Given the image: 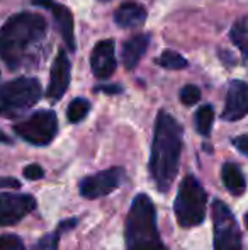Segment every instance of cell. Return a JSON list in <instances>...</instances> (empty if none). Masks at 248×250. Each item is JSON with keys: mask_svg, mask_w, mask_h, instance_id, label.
Returning <instances> with one entry per match:
<instances>
[{"mask_svg": "<svg viewBox=\"0 0 248 250\" xmlns=\"http://www.w3.org/2000/svg\"><path fill=\"white\" fill-rule=\"evenodd\" d=\"M182 126L169 112L160 111L153 133L150 174L160 192H167L179 172L180 151H182Z\"/></svg>", "mask_w": 248, "mask_h": 250, "instance_id": "1", "label": "cell"}, {"mask_svg": "<svg viewBox=\"0 0 248 250\" xmlns=\"http://www.w3.org/2000/svg\"><path fill=\"white\" fill-rule=\"evenodd\" d=\"M48 24L41 14L19 12L0 27V58L10 70L24 65L31 51L46 38Z\"/></svg>", "mask_w": 248, "mask_h": 250, "instance_id": "2", "label": "cell"}, {"mask_svg": "<svg viewBox=\"0 0 248 250\" xmlns=\"http://www.w3.org/2000/svg\"><path fill=\"white\" fill-rule=\"evenodd\" d=\"M128 250H165L156 227V209L153 201L139 192L133 199L126 218Z\"/></svg>", "mask_w": 248, "mask_h": 250, "instance_id": "3", "label": "cell"}, {"mask_svg": "<svg viewBox=\"0 0 248 250\" xmlns=\"http://www.w3.org/2000/svg\"><path fill=\"white\" fill-rule=\"evenodd\" d=\"M41 83L33 77H19L0 85V116L17 118L41 99Z\"/></svg>", "mask_w": 248, "mask_h": 250, "instance_id": "4", "label": "cell"}, {"mask_svg": "<svg viewBox=\"0 0 248 250\" xmlns=\"http://www.w3.org/2000/svg\"><path fill=\"white\" fill-rule=\"evenodd\" d=\"M206 204H208V194L201 182L194 175H187L180 184L179 194L173 204V211L180 227L192 228L201 225L206 218Z\"/></svg>", "mask_w": 248, "mask_h": 250, "instance_id": "5", "label": "cell"}, {"mask_svg": "<svg viewBox=\"0 0 248 250\" xmlns=\"http://www.w3.org/2000/svg\"><path fill=\"white\" fill-rule=\"evenodd\" d=\"M14 131L31 145L46 146L53 142L58 133L57 114L53 111H50V109L38 111L34 114H31L27 119L17 123L14 126Z\"/></svg>", "mask_w": 248, "mask_h": 250, "instance_id": "6", "label": "cell"}, {"mask_svg": "<svg viewBox=\"0 0 248 250\" xmlns=\"http://www.w3.org/2000/svg\"><path fill=\"white\" fill-rule=\"evenodd\" d=\"M212 225L216 250H243L238 223L229 208L219 199L212 201Z\"/></svg>", "mask_w": 248, "mask_h": 250, "instance_id": "7", "label": "cell"}, {"mask_svg": "<svg viewBox=\"0 0 248 250\" xmlns=\"http://www.w3.org/2000/svg\"><path fill=\"white\" fill-rule=\"evenodd\" d=\"M126 172L123 167H111L95 175H89L80 182V194L87 199H97L111 194L124 182Z\"/></svg>", "mask_w": 248, "mask_h": 250, "instance_id": "8", "label": "cell"}, {"mask_svg": "<svg viewBox=\"0 0 248 250\" xmlns=\"http://www.w3.org/2000/svg\"><path fill=\"white\" fill-rule=\"evenodd\" d=\"M36 199L31 194L0 192V227H10L34 211Z\"/></svg>", "mask_w": 248, "mask_h": 250, "instance_id": "9", "label": "cell"}, {"mask_svg": "<svg viewBox=\"0 0 248 250\" xmlns=\"http://www.w3.org/2000/svg\"><path fill=\"white\" fill-rule=\"evenodd\" d=\"M248 114V83L233 80L226 94V104L223 109L225 121H240Z\"/></svg>", "mask_w": 248, "mask_h": 250, "instance_id": "10", "label": "cell"}, {"mask_svg": "<svg viewBox=\"0 0 248 250\" xmlns=\"http://www.w3.org/2000/svg\"><path fill=\"white\" fill-rule=\"evenodd\" d=\"M70 72H72V65H70V60L66 56L65 51H60L57 55L51 66L50 73V85H48L46 96L50 101L57 102L65 96L66 89L70 85Z\"/></svg>", "mask_w": 248, "mask_h": 250, "instance_id": "11", "label": "cell"}, {"mask_svg": "<svg viewBox=\"0 0 248 250\" xmlns=\"http://www.w3.org/2000/svg\"><path fill=\"white\" fill-rule=\"evenodd\" d=\"M33 3L34 5L44 7V9H48L53 14L55 22H57V27H58V31H60L66 48H68L70 51H75L76 44H75V29H73V16L68 7L53 2V0H34Z\"/></svg>", "mask_w": 248, "mask_h": 250, "instance_id": "12", "label": "cell"}, {"mask_svg": "<svg viewBox=\"0 0 248 250\" xmlns=\"http://www.w3.org/2000/svg\"><path fill=\"white\" fill-rule=\"evenodd\" d=\"M90 66L97 79H109L116 72V44L113 40H104L95 44L90 55Z\"/></svg>", "mask_w": 248, "mask_h": 250, "instance_id": "13", "label": "cell"}, {"mask_svg": "<svg viewBox=\"0 0 248 250\" xmlns=\"http://www.w3.org/2000/svg\"><path fill=\"white\" fill-rule=\"evenodd\" d=\"M114 21L121 29H133L145 24L146 21V9L136 2H124L117 7L114 14Z\"/></svg>", "mask_w": 248, "mask_h": 250, "instance_id": "14", "label": "cell"}, {"mask_svg": "<svg viewBox=\"0 0 248 250\" xmlns=\"http://www.w3.org/2000/svg\"><path fill=\"white\" fill-rule=\"evenodd\" d=\"M150 38L148 34H136V36L129 38L128 41H124L123 44V53H121V58L123 63L128 70L136 68V65L139 63V60L143 58V55L148 50Z\"/></svg>", "mask_w": 248, "mask_h": 250, "instance_id": "15", "label": "cell"}, {"mask_svg": "<svg viewBox=\"0 0 248 250\" xmlns=\"http://www.w3.org/2000/svg\"><path fill=\"white\" fill-rule=\"evenodd\" d=\"M221 179L225 188L228 189L231 194L235 196H242L247 189V181L245 175H243L240 165L233 164V162H226L221 168Z\"/></svg>", "mask_w": 248, "mask_h": 250, "instance_id": "16", "label": "cell"}, {"mask_svg": "<svg viewBox=\"0 0 248 250\" xmlns=\"http://www.w3.org/2000/svg\"><path fill=\"white\" fill-rule=\"evenodd\" d=\"M229 38H231V43L242 51L243 58L248 60V16L242 17L233 24Z\"/></svg>", "mask_w": 248, "mask_h": 250, "instance_id": "17", "label": "cell"}, {"mask_svg": "<svg viewBox=\"0 0 248 250\" xmlns=\"http://www.w3.org/2000/svg\"><path fill=\"white\" fill-rule=\"evenodd\" d=\"M75 225H76V218H70V220L61 221L60 227L57 228V231L41 238V240L33 247V250H58V240H60L61 233L66 230H70V228H73Z\"/></svg>", "mask_w": 248, "mask_h": 250, "instance_id": "18", "label": "cell"}, {"mask_svg": "<svg viewBox=\"0 0 248 250\" xmlns=\"http://www.w3.org/2000/svg\"><path fill=\"white\" fill-rule=\"evenodd\" d=\"M212 123H214V109L212 105L204 104L197 109L195 112V128L202 136H209L212 129Z\"/></svg>", "mask_w": 248, "mask_h": 250, "instance_id": "19", "label": "cell"}, {"mask_svg": "<svg viewBox=\"0 0 248 250\" xmlns=\"http://www.w3.org/2000/svg\"><path fill=\"white\" fill-rule=\"evenodd\" d=\"M156 65L169 70H182L187 66V60L173 50H165L156 58Z\"/></svg>", "mask_w": 248, "mask_h": 250, "instance_id": "20", "label": "cell"}, {"mask_svg": "<svg viewBox=\"0 0 248 250\" xmlns=\"http://www.w3.org/2000/svg\"><path fill=\"white\" fill-rule=\"evenodd\" d=\"M90 111V102L87 99H73L70 102L68 109H66V118H68L70 123H80Z\"/></svg>", "mask_w": 248, "mask_h": 250, "instance_id": "21", "label": "cell"}, {"mask_svg": "<svg viewBox=\"0 0 248 250\" xmlns=\"http://www.w3.org/2000/svg\"><path fill=\"white\" fill-rule=\"evenodd\" d=\"M0 250H26L17 235H0Z\"/></svg>", "mask_w": 248, "mask_h": 250, "instance_id": "22", "label": "cell"}, {"mask_svg": "<svg viewBox=\"0 0 248 250\" xmlns=\"http://www.w3.org/2000/svg\"><path fill=\"white\" fill-rule=\"evenodd\" d=\"M201 99V90L195 85H186L180 90V101L186 105H194L195 102H199Z\"/></svg>", "mask_w": 248, "mask_h": 250, "instance_id": "23", "label": "cell"}, {"mask_svg": "<svg viewBox=\"0 0 248 250\" xmlns=\"http://www.w3.org/2000/svg\"><path fill=\"white\" fill-rule=\"evenodd\" d=\"M22 175L26 179H29V181H38V179L44 177V170H43V167H41V165L31 164V165H27V167L24 168Z\"/></svg>", "mask_w": 248, "mask_h": 250, "instance_id": "24", "label": "cell"}, {"mask_svg": "<svg viewBox=\"0 0 248 250\" xmlns=\"http://www.w3.org/2000/svg\"><path fill=\"white\" fill-rule=\"evenodd\" d=\"M233 145L236 146L240 151H242L245 157H248V133L247 135H240L236 136L235 140H233Z\"/></svg>", "mask_w": 248, "mask_h": 250, "instance_id": "25", "label": "cell"}, {"mask_svg": "<svg viewBox=\"0 0 248 250\" xmlns=\"http://www.w3.org/2000/svg\"><path fill=\"white\" fill-rule=\"evenodd\" d=\"M0 188H14V189H19L20 188V182L14 177H3L0 179Z\"/></svg>", "mask_w": 248, "mask_h": 250, "instance_id": "26", "label": "cell"}, {"mask_svg": "<svg viewBox=\"0 0 248 250\" xmlns=\"http://www.w3.org/2000/svg\"><path fill=\"white\" fill-rule=\"evenodd\" d=\"M97 92H104V94H121L123 92V87L119 85H100L97 87Z\"/></svg>", "mask_w": 248, "mask_h": 250, "instance_id": "27", "label": "cell"}, {"mask_svg": "<svg viewBox=\"0 0 248 250\" xmlns=\"http://www.w3.org/2000/svg\"><path fill=\"white\" fill-rule=\"evenodd\" d=\"M0 142H2V143H10V140H9V138H7V136H5V135H3V133H2V131H0Z\"/></svg>", "mask_w": 248, "mask_h": 250, "instance_id": "28", "label": "cell"}, {"mask_svg": "<svg viewBox=\"0 0 248 250\" xmlns=\"http://www.w3.org/2000/svg\"><path fill=\"white\" fill-rule=\"evenodd\" d=\"M245 225H247V230H248V213L245 214Z\"/></svg>", "mask_w": 248, "mask_h": 250, "instance_id": "29", "label": "cell"}, {"mask_svg": "<svg viewBox=\"0 0 248 250\" xmlns=\"http://www.w3.org/2000/svg\"><path fill=\"white\" fill-rule=\"evenodd\" d=\"M99 2H109V0H99Z\"/></svg>", "mask_w": 248, "mask_h": 250, "instance_id": "30", "label": "cell"}]
</instances>
